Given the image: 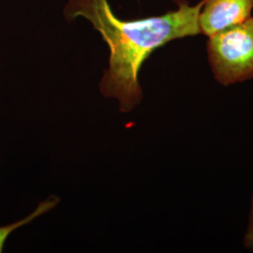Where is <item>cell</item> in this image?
Instances as JSON below:
<instances>
[{
	"mask_svg": "<svg viewBox=\"0 0 253 253\" xmlns=\"http://www.w3.org/2000/svg\"><path fill=\"white\" fill-rule=\"evenodd\" d=\"M178 9L148 18L121 20L108 0H70L64 10L68 21L83 16L100 32L110 49L109 69L104 72L100 90L119 100L120 110L127 112L143 98L139 73L154 51L173 40L195 36L200 32V10L206 0L191 7L177 0Z\"/></svg>",
	"mask_w": 253,
	"mask_h": 253,
	"instance_id": "obj_1",
	"label": "cell"
},
{
	"mask_svg": "<svg viewBox=\"0 0 253 253\" xmlns=\"http://www.w3.org/2000/svg\"><path fill=\"white\" fill-rule=\"evenodd\" d=\"M209 64L222 85L253 78V16L208 38Z\"/></svg>",
	"mask_w": 253,
	"mask_h": 253,
	"instance_id": "obj_2",
	"label": "cell"
},
{
	"mask_svg": "<svg viewBox=\"0 0 253 253\" xmlns=\"http://www.w3.org/2000/svg\"><path fill=\"white\" fill-rule=\"evenodd\" d=\"M253 0H206L200 10V32L213 36L252 16Z\"/></svg>",
	"mask_w": 253,
	"mask_h": 253,
	"instance_id": "obj_3",
	"label": "cell"
},
{
	"mask_svg": "<svg viewBox=\"0 0 253 253\" xmlns=\"http://www.w3.org/2000/svg\"><path fill=\"white\" fill-rule=\"evenodd\" d=\"M58 202H59V199H57L55 197H52L50 199L46 200L44 202L41 203L39 205V207L37 208L36 210L33 213H31L26 218H23L20 221L14 222V223L8 225V226L0 227V253L3 252V248H4L5 242H6L7 238L9 237V235L12 232H14L20 227L28 224L29 222H31L37 217H41L42 215L45 214L46 212L52 210L54 207H56Z\"/></svg>",
	"mask_w": 253,
	"mask_h": 253,
	"instance_id": "obj_4",
	"label": "cell"
},
{
	"mask_svg": "<svg viewBox=\"0 0 253 253\" xmlns=\"http://www.w3.org/2000/svg\"><path fill=\"white\" fill-rule=\"evenodd\" d=\"M243 242H244L245 247L248 250L253 252V195L251 213H250L249 222H248V227H247V230H246V233H245Z\"/></svg>",
	"mask_w": 253,
	"mask_h": 253,
	"instance_id": "obj_5",
	"label": "cell"
}]
</instances>
